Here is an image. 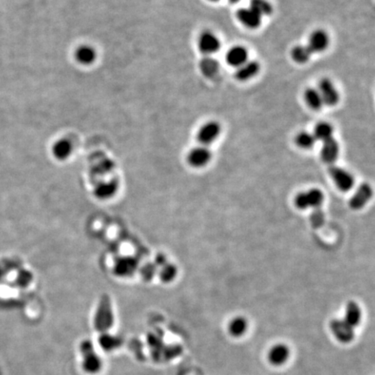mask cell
I'll return each mask as SVG.
<instances>
[{
    "mask_svg": "<svg viewBox=\"0 0 375 375\" xmlns=\"http://www.w3.org/2000/svg\"><path fill=\"white\" fill-rule=\"evenodd\" d=\"M330 328L333 335L342 343L351 342L354 338L353 327L347 324L344 320H333L330 322Z\"/></svg>",
    "mask_w": 375,
    "mask_h": 375,
    "instance_id": "8992f818",
    "label": "cell"
},
{
    "mask_svg": "<svg viewBox=\"0 0 375 375\" xmlns=\"http://www.w3.org/2000/svg\"><path fill=\"white\" fill-rule=\"evenodd\" d=\"M322 150H321V157L325 164H332L335 163L338 159L339 153H340V146L338 142L336 141L334 137L327 139L326 141L322 142Z\"/></svg>",
    "mask_w": 375,
    "mask_h": 375,
    "instance_id": "30bf717a",
    "label": "cell"
},
{
    "mask_svg": "<svg viewBox=\"0 0 375 375\" xmlns=\"http://www.w3.org/2000/svg\"><path fill=\"white\" fill-rule=\"evenodd\" d=\"M83 368L89 373L98 372L102 368V361L100 357L93 351L83 353Z\"/></svg>",
    "mask_w": 375,
    "mask_h": 375,
    "instance_id": "ac0fdd59",
    "label": "cell"
},
{
    "mask_svg": "<svg viewBox=\"0 0 375 375\" xmlns=\"http://www.w3.org/2000/svg\"><path fill=\"white\" fill-rule=\"evenodd\" d=\"M289 356L288 347L283 344L275 345L268 353V361L274 366H280L285 363Z\"/></svg>",
    "mask_w": 375,
    "mask_h": 375,
    "instance_id": "e0dca14e",
    "label": "cell"
},
{
    "mask_svg": "<svg viewBox=\"0 0 375 375\" xmlns=\"http://www.w3.org/2000/svg\"><path fill=\"white\" fill-rule=\"evenodd\" d=\"M329 36L322 29L315 30L311 33L308 45H307L312 53H320L326 51L329 45Z\"/></svg>",
    "mask_w": 375,
    "mask_h": 375,
    "instance_id": "52a82bcc",
    "label": "cell"
},
{
    "mask_svg": "<svg viewBox=\"0 0 375 375\" xmlns=\"http://www.w3.org/2000/svg\"><path fill=\"white\" fill-rule=\"evenodd\" d=\"M74 56L80 65H90L96 61V51L90 45H83L76 49Z\"/></svg>",
    "mask_w": 375,
    "mask_h": 375,
    "instance_id": "5bb4252c",
    "label": "cell"
},
{
    "mask_svg": "<svg viewBox=\"0 0 375 375\" xmlns=\"http://www.w3.org/2000/svg\"><path fill=\"white\" fill-rule=\"evenodd\" d=\"M260 64L256 61H247L240 67L237 68L235 71V77L239 81H247L249 79L253 78L259 73Z\"/></svg>",
    "mask_w": 375,
    "mask_h": 375,
    "instance_id": "4fadbf2b",
    "label": "cell"
},
{
    "mask_svg": "<svg viewBox=\"0 0 375 375\" xmlns=\"http://www.w3.org/2000/svg\"><path fill=\"white\" fill-rule=\"evenodd\" d=\"M209 1H212V2H218L219 0H209Z\"/></svg>",
    "mask_w": 375,
    "mask_h": 375,
    "instance_id": "836d02e7",
    "label": "cell"
},
{
    "mask_svg": "<svg viewBox=\"0 0 375 375\" xmlns=\"http://www.w3.org/2000/svg\"><path fill=\"white\" fill-rule=\"evenodd\" d=\"M198 47L202 53L206 56H211L220 50V40L211 31H204L198 38Z\"/></svg>",
    "mask_w": 375,
    "mask_h": 375,
    "instance_id": "5b68a950",
    "label": "cell"
},
{
    "mask_svg": "<svg viewBox=\"0 0 375 375\" xmlns=\"http://www.w3.org/2000/svg\"><path fill=\"white\" fill-rule=\"evenodd\" d=\"M295 143L297 146L302 148L303 150H310L316 143V139L313 133L308 131H302L300 132L295 137Z\"/></svg>",
    "mask_w": 375,
    "mask_h": 375,
    "instance_id": "4316f807",
    "label": "cell"
},
{
    "mask_svg": "<svg viewBox=\"0 0 375 375\" xmlns=\"http://www.w3.org/2000/svg\"><path fill=\"white\" fill-rule=\"evenodd\" d=\"M219 68L220 65L218 60H214L210 56H206L201 60V72L206 77H213L215 76L219 71Z\"/></svg>",
    "mask_w": 375,
    "mask_h": 375,
    "instance_id": "7402d4cb",
    "label": "cell"
},
{
    "mask_svg": "<svg viewBox=\"0 0 375 375\" xmlns=\"http://www.w3.org/2000/svg\"><path fill=\"white\" fill-rule=\"evenodd\" d=\"M311 224L314 229H320L324 225L325 214L321 208L313 209V212L310 215Z\"/></svg>",
    "mask_w": 375,
    "mask_h": 375,
    "instance_id": "f546056e",
    "label": "cell"
},
{
    "mask_svg": "<svg viewBox=\"0 0 375 375\" xmlns=\"http://www.w3.org/2000/svg\"><path fill=\"white\" fill-rule=\"evenodd\" d=\"M249 7L253 9L261 17L268 16L273 12L272 5L268 0H251Z\"/></svg>",
    "mask_w": 375,
    "mask_h": 375,
    "instance_id": "83f0119b",
    "label": "cell"
},
{
    "mask_svg": "<svg viewBox=\"0 0 375 375\" xmlns=\"http://www.w3.org/2000/svg\"><path fill=\"white\" fill-rule=\"evenodd\" d=\"M73 145L70 140L66 139H60L53 144L52 154L57 160L64 161L71 155Z\"/></svg>",
    "mask_w": 375,
    "mask_h": 375,
    "instance_id": "9a60e30c",
    "label": "cell"
},
{
    "mask_svg": "<svg viewBox=\"0 0 375 375\" xmlns=\"http://www.w3.org/2000/svg\"><path fill=\"white\" fill-rule=\"evenodd\" d=\"M320 95L322 96L324 105L335 106L340 100V94L336 89L335 85L329 78H322L320 81L318 89Z\"/></svg>",
    "mask_w": 375,
    "mask_h": 375,
    "instance_id": "3957f363",
    "label": "cell"
},
{
    "mask_svg": "<svg viewBox=\"0 0 375 375\" xmlns=\"http://www.w3.org/2000/svg\"><path fill=\"white\" fill-rule=\"evenodd\" d=\"M117 190V185L115 182H108L99 184L95 189V195L100 199H108L114 195Z\"/></svg>",
    "mask_w": 375,
    "mask_h": 375,
    "instance_id": "d4e9b609",
    "label": "cell"
},
{
    "mask_svg": "<svg viewBox=\"0 0 375 375\" xmlns=\"http://www.w3.org/2000/svg\"><path fill=\"white\" fill-rule=\"evenodd\" d=\"M211 156V151L206 146L196 147L190 150L187 160L194 168H203L209 164Z\"/></svg>",
    "mask_w": 375,
    "mask_h": 375,
    "instance_id": "ba28073f",
    "label": "cell"
},
{
    "mask_svg": "<svg viewBox=\"0 0 375 375\" xmlns=\"http://www.w3.org/2000/svg\"><path fill=\"white\" fill-rule=\"evenodd\" d=\"M2 275H3V270H2V268H0V279H1Z\"/></svg>",
    "mask_w": 375,
    "mask_h": 375,
    "instance_id": "d6a6232c",
    "label": "cell"
},
{
    "mask_svg": "<svg viewBox=\"0 0 375 375\" xmlns=\"http://www.w3.org/2000/svg\"><path fill=\"white\" fill-rule=\"evenodd\" d=\"M136 266V262L133 258L124 257L116 263L115 272L119 277H128L135 272Z\"/></svg>",
    "mask_w": 375,
    "mask_h": 375,
    "instance_id": "d6986e66",
    "label": "cell"
},
{
    "mask_svg": "<svg viewBox=\"0 0 375 375\" xmlns=\"http://www.w3.org/2000/svg\"><path fill=\"white\" fill-rule=\"evenodd\" d=\"M237 17L248 29H257L262 24V17L253 9L242 8L237 11Z\"/></svg>",
    "mask_w": 375,
    "mask_h": 375,
    "instance_id": "7c38bea8",
    "label": "cell"
},
{
    "mask_svg": "<svg viewBox=\"0 0 375 375\" xmlns=\"http://www.w3.org/2000/svg\"><path fill=\"white\" fill-rule=\"evenodd\" d=\"M177 274V269L175 265L168 264L164 267L162 271L161 278L164 282H169L175 279V275Z\"/></svg>",
    "mask_w": 375,
    "mask_h": 375,
    "instance_id": "4dcf8cb0",
    "label": "cell"
},
{
    "mask_svg": "<svg viewBox=\"0 0 375 375\" xmlns=\"http://www.w3.org/2000/svg\"><path fill=\"white\" fill-rule=\"evenodd\" d=\"M220 133L221 126L218 122H208L198 130V142L202 144V146H208L218 139Z\"/></svg>",
    "mask_w": 375,
    "mask_h": 375,
    "instance_id": "277c9868",
    "label": "cell"
},
{
    "mask_svg": "<svg viewBox=\"0 0 375 375\" xmlns=\"http://www.w3.org/2000/svg\"><path fill=\"white\" fill-rule=\"evenodd\" d=\"M324 201V195L322 190L312 189L307 192H302L294 198V204L299 209L305 210L308 208L317 209L321 206Z\"/></svg>",
    "mask_w": 375,
    "mask_h": 375,
    "instance_id": "6da1fadb",
    "label": "cell"
},
{
    "mask_svg": "<svg viewBox=\"0 0 375 375\" xmlns=\"http://www.w3.org/2000/svg\"><path fill=\"white\" fill-rule=\"evenodd\" d=\"M333 127L332 124L327 123V122H320L316 124L314 130H313V135L315 137L316 141L324 142L327 139L333 137Z\"/></svg>",
    "mask_w": 375,
    "mask_h": 375,
    "instance_id": "603a6c76",
    "label": "cell"
},
{
    "mask_svg": "<svg viewBox=\"0 0 375 375\" xmlns=\"http://www.w3.org/2000/svg\"><path fill=\"white\" fill-rule=\"evenodd\" d=\"M248 327V322L243 317H236L232 320L229 325V331L234 337H240L245 333Z\"/></svg>",
    "mask_w": 375,
    "mask_h": 375,
    "instance_id": "484cf974",
    "label": "cell"
},
{
    "mask_svg": "<svg viewBox=\"0 0 375 375\" xmlns=\"http://www.w3.org/2000/svg\"><path fill=\"white\" fill-rule=\"evenodd\" d=\"M312 52L307 45H297L292 49L291 56L297 64H306L310 60Z\"/></svg>",
    "mask_w": 375,
    "mask_h": 375,
    "instance_id": "cb8c5ba5",
    "label": "cell"
},
{
    "mask_svg": "<svg viewBox=\"0 0 375 375\" xmlns=\"http://www.w3.org/2000/svg\"><path fill=\"white\" fill-rule=\"evenodd\" d=\"M361 320V308L358 304L354 302H350L347 303L346 308V315H345V322L351 327H356L360 324Z\"/></svg>",
    "mask_w": 375,
    "mask_h": 375,
    "instance_id": "ffe728a7",
    "label": "cell"
},
{
    "mask_svg": "<svg viewBox=\"0 0 375 375\" xmlns=\"http://www.w3.org/2000/svg\"><path fill=\"white\" fill-rule=\"evenodd\" d=\"M112 322V312L110 309V305L107 301L105 300L99 307L98 313H96V327L105 329Z\"/></svg>",
    "mask_w": 375,
    "mask_h": 375,
    "instance_id": "2e32d148",
    "label": "cell"
},
{
    "mask_svg": "<svg viewBox=\"0 0 375 375\" xmlns=\"http://www.w3.org/2000/svg\"><path fill=\"white\" fill-rule=\"evenodd\" d=\"M328 172L336 186L341 191H349L354 185V178L353 175L341 167L331 165L328 169Z\"/></svg>",
    "mask_w": 375,
    "mask_h": 375,
    "instance_id": "7a4b0ae2",
    "label": "cell"
},
{
    "mask_svg": "<svg viewBox=\"0 0 375 375\" xmlns=\"http://www.w3.org/2000/svg\"><path fill=\"white\" fill-rule=\"evenodd\" d=\"M305 102L313 110H320L323 107V101L320 95L319 90L316 88H308L304 91Z\"/></svg>",
    "mask_w": 375,
    "mask_h": 375,
    "instance_id": "44dd1931",
    "label": "cell"
},
{
    "mask_svg": "<svg viewBox=\"0 0 375 375\" xmlns=\"http://www.w3.org/2000/svg\"><path fill=\"white\" fill-rule=\"evenodd\" d=\"M372 189L369 184H362L359 186L354 195L350 199L349 205L353 210H359L368 203L372 198Z\"/></svg>",
    "mask_w": 375,
    "mask_h": 375,
    "instance_id": "9c48e42d",
    "label": "cell"
},
{
    "mask_svg": "<svg viewBox=\"0 0 375 375\" xmlns=\"http://www.w3.org/2000/svg\"><path fill=\"white\" fill-rule=\"evenodd\" d=\"M248 60L247 49L242 45H235L229 49L226 54V61L233 67H240Z\"/></svg>",
    "mask_w": 375,
    "mask_h": 375,
    "instance_id": "8fae6325",
    "label": "cell"
},
{
    "mask_svg": "<svg viewBox=\"0 0 375 375\" xmlns=\"http://www.w3.org/2000/svg\"><path fill=\"white\" fill-rule=\"evenodd\" d=\"M239 1H240V0H229V2H230V3H232V4L238 3V2H239Z\"/></svg>",
    "mask_w": 375,
    "mask_h": 375,
    "instance_id": "1f68e13d",
    "label": "cell"
},
{
    "mask_svg": "<svg viewBox=\"0 0 375 375\" xmlns=\"http://www.w3.org/2000/svg\"><path fill=\"white\" fill-rule=\"evenodd\" d=\"M99 344L103 349L110 351V350L116 349L121 344V341L115 336L110 335L108 333H104L99 338Z\"/></svg>",
    "mask_w": 375,
    "mask_h": 375,
    "instance_id": "f1b7e54d",
    "label": "cell"
}]
</instances>
